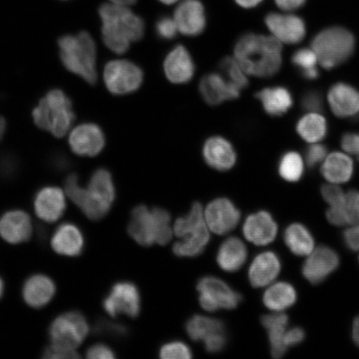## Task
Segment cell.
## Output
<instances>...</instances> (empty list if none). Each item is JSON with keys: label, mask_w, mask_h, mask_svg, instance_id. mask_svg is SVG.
<instances>
[{"label": "cell", "mask_w": 359, "mask_h": 359, "mask_svg": "<svg viewBox=\"0 0 359 359\" xmlns=\"http://www.w3.org/2000/svg\"><path fill=\"white\" fill-rule=\"evenodd\" d=\"M282 43L273 36L247 34L238 40L234 57L247 75L271 78L282 65Z\"/></svg>", "instance_id": "obj_1"}, {"label": "cell", "mask_w": 359, "mask_h": 359, "mask_svg": "<svg viewBox=\"0 0 359 359\" xmlns=\"http://www.w3.org/2000/svg\"><path fill=\"white\" fill-rule=\"evenodd\" d=\"M100 15L103 42L112 52H127L130 44L141 40L145 34L144 21L128 6L103 4L100 8Z\"/></svg>", "instance_id": "obj_2"}, {"label": "cell", "mask_w": 359, "mask_h": 359, "mask_svg": "<svg viewBox=\"0 0 359 359\" xmlns=\"http://www.w3.org/2000/svg\"><path fill=\"white\" fill-rule=\"evenodd\" d=\"M67 196L88 219L98 221L109 212L115 200L111 175L106 169H98L90 178L88 189L75 184L67 191Z\"/></svg>", "instance_id": "obj_3"}, {"label": "cell", "mask_w": 359, "mask_h": 359, "mask_svg": "<svg viewBox=\"0 0 359 359\" xmlns=\"http://www.w3.org/2000/svg\"><path fill=\"white\" fill-rule=\"evenodd\" d=\"M130 236L142 246L168 245L172 239L170 215L160 208L149 209L140 205L133 210L128 226Z\"/></svg>", "instance_id": "obj_4"}, {"label": "cell", "mask_w": 359, "mask_h": 359, "mask_svg": "<svg viewBox=\"0 0 359 359\" xmlns=\"http://www.w3.org/2000/svg\"><path fill=\"white\" fill-rule=\"evenodd\" d=\"M175 236L179 238L172 247L178 257H196L203 253L210 241V229L206 224L204 210L199 202L192 205L189 213L174 223Z\"/></svg>", "instance_id": "obj_5"}, {"label": "cell", "mask_w": 359, "mask_h": 359, "mask_svg": "<svg viewBox=\"0 0 359 359\" xmlns=\"http://www.w3.org/2000/svg\"><path fill=\"white\" fill-rule=\"evenodd\" d=\"M60 57L66 69L77 74L89 84L97 82V47L92 36L87 32L62 36L58 40Z\"/></svg>", "instance_id": "obj_6"}, {"label": "cell", "mask_w": 359, "mask_h": 359, "mask_svg": "<svg viewBox=\"0 0 359 359\" xmlns=\"http://www.w3.org/2000/svg\"><path fill=\"white\" fill-rule=\"evenodd\" d=\"M34 123L56 137L69 131L75 118L73 104L60 89H53L39 101L33 111Z\"/></svg>", "instance_id": "obj_7"}, {"label": "cell", "mask_w": 359, "mask_h": 359, "mask_svg": "<svg viewBox=\"0 0 359 359\" xmlns=\"http://www.w3.org/2000/svg\"><path fill=\"white\" fill-rule=\"evenodd\" d=\"M311 46L321 66L325 69H332L351 57L355 48V39L346 29L333 27L318 34Z\"/></svg>", "instance_id": "obj_8"}, {"label": "cell", "mask_w": 359, "mask_h": 359, "mask_svg": "<svg viewBox=\"0 0 359 359\" xmlns=\"http://www.w3.org/2000/svg\"><path fill=\"white\" fill-rule=\"evenodd\" d=\"M196 289L199 293L200 305L205 311L234 309L242 302L241 294L231 289L226 282L215 276L201 278Z\"/></svg>", "instance_id": "obj_9"}, {"label": "cell", "mask_w": 359, "mask_h": 359, "mask_svg": "<svg viewBox=\"0 0 359 359\" xmlns=\"http://www.w3.org/2000/svg\"><path fill=\"white\" fill-rule=\"evenodd\" d=\"M89 326L86 318L78 311L60 314L52 322L48 334L52 344L75 349L87 338Z\"/></svg>", "instance_id": "obj_10"}, {"label": "cell", "mask_w": 359, "mask_h": 359, "mask_svg": "<svg viewBox=\"0 0 359 359\" xmlns=\"http://www.w3.org/2000/svg\"><path fill=\"white\" fill-rule=\"evenodd\" d=\"M103 78L107 89L115 95L137 91L143 82L141 67L128 60H114L105 66Z\"/></svg>", "instance_id": "obj_11"}, {"label": "cell", "mask_w": 359, "mask_h": 359, "mask_svg": "<svg viewBox=\"0 0 359 359\" xmlns=\"http://www.w3.org/2000/svg\"><path fill=\"white\" fill-rule=\"evenodd\" d=\"M340 257L332 247L321 245L316 247L306 257L302 266V275L309 284H321L338 271Z\"/></svg>", "instance_id": "obj_12"}, {"label": "cell", "mask_w": 359, "mask_h": 359, "mask_svg": "<svg viewBox=\"0 0 359 359\" xmlns=\"http://www.w3.org/2000/svg\"><path fill=\"white\" fill-rule=\"evenodd\" d=\"M102 306L111 317L119 314L137 317L141 312V296L137 287L131 282L116 283L103 299Z\"/></svg>", "instance_id": "obj_13"}, {"label": "cell", "mask_w": 359, "mask_h": 359, "mask_svg": "<svg viewBox=\"0 0 359 359\" xmlns=\"http://www.w3.org/2000/svg\"><path fill=\"white\" fill-rule=\"evenodd\" d=\"M204 215L210 232L218 236L231 232L241 219L239 209L227 198H217L210 202L204 210Z\"/></svg>", "instance_id": "obj_14"}, {"label": "cell", "mask_w": 359, "mask_h": 359, "mask_svg": "<svg viewBox=\"0 0 359 359\" xmlns=\"http://www.w3.org/2000/svg\"><path fill=\"white\" fill-rule=\"evenodd\" d=\"M266 25L271 33L281 43H299L306 34V27L302 18L287 13H271L266 17Z\"/></svg>", "instance_id": "obj_15"}, {"label": "cell", "mask_w": 359, "mask_h": 359, "mask_svg": "<svg viewBox=\"0 0 359 359\" xmlns=\"http://www.w3.org/2000/svg\"><path fill=\"white\" fill-rule=\"evenodd\" d=\"M180 33L193 37L203 33L206 25L205 8L200 0H184L174 13Z\"/></svg>", "instance_id": "obj_16"}, {"label": "cell", "mask_w": 359, "mask_h": 359, "mask_svg": "<svg viewBox=\"0 0 359 359\" xmlns=\"http://www.w3.org/2000/svg\"><path fill=\"white\" fill-rule=\"evenodd\" d=\"M69 142L74 154L82 156H94L100 154L104 147L105 137L98 126L84 123L73 130Z\"/></svg>", "instance_id": "obj_17"}, {"label": "cell", "mask_w": 359, "mask_h": 359, "mask_svg": "<svg viewBox=\"0 0 359 359\" xmlns=\"http://www.w3.org/2000/svg\"><path fill=\"white\" fill-rule=\"evenodd\" d=\"M243 234L247 241L255 245H267L275 241L278 224L271 213L259 210L247 217L243 224Z\"/></svg>", "instance_id": "obj_18"}, {"label": "cell", "mask_w": 359, "mask_h": 359, "mask_svg": "<svg viewBox=\"0 0 359 359\" xmlns=\"http://www.w3.org/2000/svg\"><path fill=\"white\" fill-rule=\"evenodd\" d=\"M199 89L201 95L209 105L217 106L222 102L236 100L240 97L241 88L229 82L221 74H210L201 79Z\"/></svg>", "instance_id": "obj_19"}, {"label": "cell", "mask_w": 359, "mask_h": 359, "mask_svg": "<svg viewBox=\"0 0 359 359\" xmlns=\"http://www.w3.org/2000/svg\"><path fill=\"white\" fill-rule=\"evenodd\" d=\"M32 233V221L22 210H10L0 217V236L8 243L20 244L28 241Z\"/></svg>", "instance_id": "obj_20"}, {"label": "cell", "mask_w": 359, "mask_h": 359, "mask_svg": "<svg viewBox=\"0 0 359 359\" xmlns=\"http://www.w3.org/2000/svg\"><path fill=\"white\" fill-rule=\"evenodd\" d=\"M34 205L39 219L47 223L55 222L66 210L64 192L57 187H45L35 195Z\"/></svg>", "instance_id": "obj_21"}, {"label": "cell", "mask_w": 359, "mask_h": 359, "mask_svg": "<svg viewBox=\"0 0 359 359\" xmlns=\"http://www.w3.org/2000/svg\"><path fill=\"white\" fill-rule=\"evenodd\" d=\"M281 262L278 255L273 251H264L259 254L251 263L248 278L254 288H263L271 285L279 276Z\"/></svg>", "instance_id": "obj_22"}, {"label": "cell", "mask_w": 359, "mask_h": 359, "mask_svg": "<svg viewBox=\"0 0 359 359\" xmlns=\"http://www.w3.org/2000/svg\"><path fill=\"white\" fill-rule=\"evenodd\" d=\"M163 67L165 77L175 84L187 83L195 74L194 62L183 45H177L168 53Z\"/></svg>", "instance_id": "obj_23"}, {"label": "cell", "mask_w": 359, "mask_h": 359, "mask_svg": "<svg viewBox=\"0 0 359 359\" xmlns=\"http://www.w3.org/2000/svg\"><path fill=\"white\" fill-rule=\"evenodd\" d=\"M205 163L213 169L226 172L234 167L237 156L234 147L226 138L210 137L203 146Z\"/></svg>", "instance_id": "obj_24"}, {"label": "cell", "mask_w": 359, "mask_h": 359, "mask_svg": "<svg viewBox=\"0 0 359 359\" xmlns=\"http://www.w3.org/2000/svg\"><path fill=\"white\" fill-rule=\"evenodd\" d=\"M330 109L339 118H348L359 115V92L347 83L332 86L327 94Z\"/></svg>", "instance_id": "obj_25"}, {"label": "cell", "mask_w": 359, "mask_h": 359, "mask_svg": "<svg viewBox=\"0 0 359 359\" xmlns=\"http://www.w3.org/2000/svg\"><path fill=\"white\" fill-rule=\"evenodd\" d=\"M56 292L55 282L47 276L34 275L22 285V295L29 306L40 309L51 302Z\"/></svg>", "instance_id": "obj_26"}, {"label": "cell", "mask_w": 359, "mask_h": 359, "mask_svg": "<svg viewBox=\"0 0 359 359\" xmlns=\"http://www.w3.org/2000/svg\"><path fill=\"white\" fill-rule=\"evenodd\" d=\"M51 245L57 254L69 257H78L83 252L84 237L76 224L66 222L57 228L52 237Z\"/></svg>", "instance_id": "obj_27"}, {"label": "cell", "mask_w": 359, "mask_h": 359, "mask_svg": "<svg viewBox=\"0 0 359 359\" xmlns=\"http://www.w3.org/2000/svg\"><path fill=\"white\" fill-rule=\"evenodd\" d=\"M354 172L353 161L346 154L333 152L322 163L321 173L327 182L342 185L352 179Z\"/></svg>", "instance_id": "obj_28"}, {"label": "cell", "mask_w": 359, "mask_h": 359, "mask_svg": "<svg viewBox=\"0 0 359 359\" xmlns=\"http://www.w3.org/2000/svg\"><path fill=\"white\" fill-rule=\"evenodd\" d=\"M262 324L267 330L272 357L280 358L285 355L287 347L285 336L289 325V317L286 313L276 312L262 318Z\"/></svg>", "instance_id": "obj_29"}, {"label": "cell", "mask_w": 359, "mask_h": 359, "mask_svg": "<svg viewBox=\"0 0 359 359\" xmlns=\"http://www.w3.org/2000/svg\"><path fill=\"white\" fill-rule=\"evenodd\" d=\"M248 251L244 242L237 237L228 238L219 246L217 262L224 271L234 273L244 266Z\"/></svg>", "instance_id": "obj_30"}, {"label": "cell", "mask_w": 359, "mask_h": 359, "mask_svg": "<svg viewBox=\"0 0 359 359\" xmlns=\"http://www.w3.org/2000/svg\"><path fill=\"white\" fill-rule=\"evenodd\" d=\"M285 244L292 254L306 257L316 249V240L307 226L299 222L292 223L284 232Z\"/></svg>", "instance_id": "obj_31"}, {"label": "cell", "mask_w": 359, "mask_h": 359, "mask_svg": "<svg viewBox=\"0 0 359 359\" xmlns=\"http://www.w3.org/2000/svg\"><path fill=\"white\" fill-rule=\"evenodd\" d=\"M298 294L294 286L288 282H277L268 287L263 295L264 306L275 312H283L297 302Z\"/></svg>", "instance_id": "obj_32"}, {"label": "cell", "mask_w": 359, "mask_h": 359, "mask_svg": "<svg viewBox=\"0 0 359 359\" xmlns=\"http://www.w3.org/2000/svg\"><path fill=\"white\" fill-rule=\"evenodd\" d=\"M266 114L279 116L286 114L293 105V97L288 89L284 87L266 88L257 93Z\"/></svg>", "instance_id": "obj_33"}, {"label": "cell", "mask_w": 359, "mask_h": 359, "mask_svg": "<svg viewBox=\"0 0 359 359\" xmlns=\"http://www.w3.org/2000/svg\"><path fill=\"white\" fill-rule=\"evenodd\" d=\"M296 129L300 137L313 144L325 137L327 126L324 116L318 112H309L299 120Z\"/></svg>", "instance_id": "obj_34"}, {"label": "cell", "mask_w": 359, "mask_h": 359, "mask_svg": "<svg viewBox=\"0 0 359 359\" xmlns=\"http://www.w3.org/2000/svg\"><path fill=\"white\" fill-rule=\"evenodd\" d=\"M186 331L193 341L203 342L209 336L224 331V325L217 318L196 314L187 320Z\"/></svg>", "instance_id": "obj_35"}, {"label": "cell", "mask_w": 359, "mask_h": 359, "mask_svg": "<svg viewBox=\"0 0 359 359\" xmlns=\"http://www.w3.org/2000/svg\"><path fill=\"white\" fill-rule=\"evenodd\" d=\"M304 170L302 156L295 151L283 155L279 163L280 176L289 182H297L302 178Z\"/></svg>", "instance_id": "obj_36"}, {"label": "cell", "mask_w": 359, "mask_h": 359, "mask_svg": "<svg viewBox=\"0 0 359 359\" xmlns=\"http://www.w3.org/2000/svg\"><path fill=\"white\" fill-rule=\"evenodd\" d=\"M219 69L222 75L229 82L234 83L238 88L243 89L248 86L249 80L243 69L235 57H226L219 62Z\"/></svg>", "instance_id": "obj_37"}, {"label": "cell", "mask_w": 359, "mask_h": 359, "mask_svg": "<svg viewBox=\"0 0 359 359\" xmlns=\"http://www.w3.org/2000/svg\"><path fill=\"white\" fill-rule=\"evenodd\" d=\"M339 208L342 210L347 226L359 223V191H347L344 203Z\"/></svg>", "instance_id": "obj_38"}, {"label": "cell", "mask_w": 359, "mask_h": 359, "mask_svg": "<svg viewBox=\"0 0 359 359\" xmlns=\"http://www.w3.org/2000/svg\"><path fill=\"white\" fill-rule=\"evenodd\" d=\"M159 356L163 359H191L193 355L187 344L181 341H172L163 345Z\"/></svg>", "instance_id": "obj_39"}, {"label": "cell", "mask_w": 359, "mask_h": 359, "mask_svg": "<svg viewBox=\"0 0 359 359\" xmlns=\"http://www.w3.org/2000/svg\"><path fill=\"white\" fill-rule=\"evenodd\" d=\"M320 192L323 199L329 206H340L344 203L345 196H346V192L340 185L329 182L321 187Z\"/></svg>", "instance_id": "obj_40"}, {"label": "cell", "mask_w": 359, "mask_h": 359, "mask_svg": "<svg viewBox=\"0 0 359 359\" xmlns=\"http://www.w3.org/2000/svg\"><path fill=\"white\" fill-rule=\"evenodd\" d=\"M292 62L295 66L299 67L303 73V72L316 69L318 60L312 48H302L294 53Z\"/></svg>", "instance_id": "obj_41"}, {"label": "cell", "mask_w": 359, "mask_h": 359, "mask_svg": "<svg viewBox=\"0 0 359 359\" xmlns=\"http://www.w3.org/2000/svg\"><path fill=\"white\" fill-rule=\"evenodd\" d=\"M156 31L161 39L170 40L176 37L178 29L174 19L163 17L157 21Z\"/></svg>", "instance_id": "obj_42"}, {"label": "cell", "mask_w": 359, "mask_h": 359, "mask_svg": "<svg viewBox=\"0 0 359 359\" xmlns=\"http://www.w3.org/2000/svg\"><path fill=\"white\" fill-rule=\"evenodd\" d=\"M343 241L350 251L359 252V223L345 227L343 232Z\"/></svg>", "instance_id": "obj_43"}, {"label": "cell", "mask_w": 359, "mask_h": 359, "mask_svg": "<svg viewBox=\"0 0 359 359\" xmlns=\"http://www.w3.org/2000/svg\"><path fill=\"white\" fill-rule=\"evenodd\" d=\"M204 346L210 353H217L222 352L226 348L227 344V337L226 331L219 332L208 337L203 341Z\"/></svg>", "instance_id": "obj_44"}, {"label": "cell", "mask_w": 359, "mask_h": 359, "mask_svg": "<svg viewBox=\"0 0 359 359\" xmlns=\"http://www.w3.org/2000/svg\"><path fill=\"white\" fill-rule=\"evenodd\" d=\"M43 357L49 359H74L79 358V354L75 351V349L62 348L52 344L51 346L45 348Z\"/></svg>", "instance_id": "obj_45"}, {"label": "cell", "mask_w": 359, "mask_h": 359, "mask_svg": "<svg viewBox=\"0 0 359 359\" xmlns=\"http://www.w3.org/2000/svg\"><path fill=\"white\" fill-rule=\"evenodd\" d=\"M327 156V149L325 146L313 143L306 151V161L309 168H314L323 163Z\"/></svg>", "instance_id": "obj_46"}, {"label": "cell", "mask_w": 359, "mask_h": 359, "mask_svg": "<svg viewBox=\"0 0 359 359\" xmlns=\"http://www.w3.org/2000/svg\"><path fill=\"white\" fill-rule=\"evenodd\" d=\"M96 332L98 334L123 337L127 334L128 330L123 325L112 324V323L107 321H101L96 326Z\"/></svg>", "instance_id": "obj_47"}, {"label": "cell", "mask_w": 359, "mask_h": 359, "mask_svg": "<svg viewBox=\"0 0 359 359\" xmlns=\"http://www.w3.org/2000/svg\"><path fill=\"white\" fill-rule=\"evenodd\" d=\"M302 107L309 112H318L321 110L323 101L320 94L313 91L305 93L302 98Z\"/></svg>", "instance_id": "obj_48"}, {"label": "cell", "mask_w": 359, "mask_h": 359, "mask_svg": "<svg viewBox=\"0 0 359 359\" xmlns=\"http://www.w3.org/2000/svg\"><path fill=\"white\" fill-rule=\"evenodd\" d=\"M87 358L92 359H109L114 358L115 354L107 345L97 344L93 345L87 351Z\"/></svg>", "instance_id": "obj_49"}, {"label": "cell", "mask_w": 359, "mask_h": 359, "mask_svg": "<svg viewBox=\"0 0 359 359\" xmlns=\"http://www.w3.org/2000/svg\"><path fill=\"white\" fill-rule=\"evenodd\" d=\"M305 339V332L300 327H294L286 331L285 336V344L287 348L297 346L304 342Z\"/></svg>", "instance_id": "obj_50"}, {"label": "cell", "mask_w": 359, "mask_h": 359, "mask_svg": "<svg viewBox=\"0 0 359 359\" xmlns=\"http://www.w3.org/2000/svg\"><path fill=\"white\" fill-rule=\"evenodd\" d=\"M341 143L345 151L357 156L359 160V133L345 134Z\"/></svg>", "instance_id": "obj_51"}, {"label": "cell", "mask_w": 359, "mask_h": 359, "mask_svg": "<svg viewBox=\"0 0 359 359\" xmlns=\"http://www.w3.org/2000/svg\"><path fill=\"white\" fill-rule=\"evenodd\" d=\"M306 0H276L277 6L284 11H293L302 7Z\"/></svg>", "instance_id": "obj_52"}, {"label": "cell", "mask_w": 359, "mask_h": 359, "mask_svg": "<svg viewBox=\"0 0 359 359\" xmlns=\"http://www.w3.org/2000/svg\"><path fill=\"white\" fill-rule=\"evenodd\" d=\"M351 335L354 344L359 348V314L353 321Z\"/></svg>", "instance_id": "obj_53"}, {"label": "cell", "mask_w": 359, "mask_h": 359, "mask_svg": "<svg viewBox=\"0 0 359 359\" xmlns=\"http://www.w3.org/2000/svg\"><path fill=\"white\" fill-rule=\"evenodd\" d=\"M238 6L244 8H252L259 6L264 0H235Z\"/></svg>", "instance_id": "obj_54"}, {"label": "cell", "mask_w": 359, "mask_h": 359, "mask_svg": "<svg viewBox=\"0 0 359 359\" xmlns=\"http://www.w3.org/2000/svg\"><path fill=\"white\" fill-rule=\"evenodd\" d=\"M302 74L305 79H311V80L317 79L318 76V72L316 67V69H309V70L303 72V73H302Z\"/></svg>", "instance_id": "obj_55"}, {"label": "cell", "mask_w": 359, "mask_h": 359, "mask_svg": "<svg viewBox=\"0 0 359 359\" xmlns=\"http://www.w3.org/2000/svg\"><path fill=\"white\" fill-rule=\"evenodd\" d=\"M112 4H118V6H129L136 3L137 0H111Z\"/></svg>", "instance_id": "obj_56"}, {"label": "cell", "mask_w": 359, "mask_h": 359, "mask_svg": "<svg viewBox=\"0 0 359 359\" xmlns=\"http://www.w3.org/2000/svg\"><path fill=\"white\" fill-rule=\"evenodd\" d=\"M6 122L1 116H0V140H1L2 137L4 136V132H6Z\"/></svg>", "instance_id": "obj_57"}, {"label": "cell", "mask_w": 359, "mask_h": 359, "mask_svg": "<svg viewBox=\"0 0 359 359\" xmlns=\"http://www.w3.org/2000/svg\"><path fill=\"white\" fill-rule=\"evenodd\" d=\"M4 292V283L1 278H0V299L2 298Z\"/></svg>", "instance_id": "obj_58"}, {"label": "cell", "mask_w": 359, "mask_h": 359, "mask_svg": "<svg viewBox=\"0 0 359 359\" xmlns=\"http://www.w3.org/2000/svg\"><path fill=\"white\" fill-rule=\"evenodd\" d=\"M161 3L165 4H172L178 1V0H160Z\"/></svg>", "instance_id": "obj_59"}, {"label": "cell", "mask_w": 359, "mask_h": 359, "mask_svg": "<svg viewBox=\"0 0 359 359\" xmlns=\"http://www.w3.org/2000/svg\"><path fill=\"white\" fill-rule=\"evenodd\" d=\"M358 263H359V252H358Z\"/></svg>", "instance_id": "obj_60"}]
</instances>
